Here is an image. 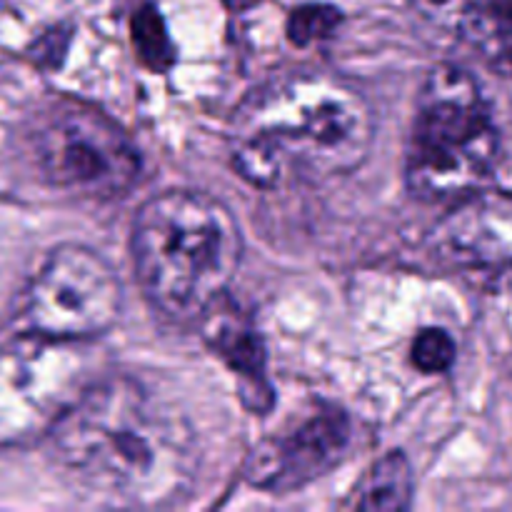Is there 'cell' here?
<instances>
[{"mask_svg":"<svg viewBox=\"0 0 512 512\" xmlns=\"http://www.w3.org/2000/svg\"><path fill=\"white\" fill-rule=\"evenodd\" d=\"M48 438L78 488L118 505H173L198 473L185 415L128 375L93 380Z\"/></svg>","mask_w":512,"mask_h":512,"instance_id":"obj_1","label":"cell"},{"mask_svg":"<svg viewBox=\"0 0 512 512\" xmlns=\"http://www.w3.org/2000/svg\"><path fill=\"white\" fill-rule=\"evenodd\" d=\"M373 135V110L358 90L333 75L290 73L235 110L230 163L258 188L313 183L358 168Z\"/></svg>","mask_w":512,"mask_h":512,"instance_id":"obj_2","label":"cell"},{"mask_svg":"<svg viewBox=\"0 0 512 512\" xmlns=\"http://www.w3.org/2000/svg\"><path fill=\"white\" fill-rule=\"evenodd\" d=\"M243 258L230 210L205 193L168 190L138 210L133 265L145 298L178 323H195L228 295Z\"/></svg>","mask_w":512,"mask_h":512,"instance_id":"obj_3","label":"cell"},{"mask_svg":"<svg viewBox=\"0 0 512 512\" xmlns=\"http://www.w3.org/2000/svg\"><path fill=\"white\" fill-rule=\"evenodd\" d=\"M498 128L480 85L458 65H438L418 95L405 155L415 198L458 200L483 185L498 160Z\"/></svg>","mask_w":512,"mask_h":512,"instance_id":"obj_4","label":"cell"},{"mask_svg":"<svg viewBox=\"0 0 512 512\" xmlns=\"http://www.w3.org/2000/svg\"><path fill=\"white\" fill-rule=\"evenodd\" d=\"M93 380L83 340L30 330L0 340V450L48 438Z\"/></svg>","mask_w":512,"mask_h":512,"instance_id":"obj_5","label":"cell"},{"mask_svg":"<svg viewBox=\"0 0 512 512\" xmlns=\"http://www.w3.org/2000/svg\"><path fill=\"white\" fill-rule=\"evenodd\" d=\"M123 288L108 260L85 245H60L45 258L20 300V323L58 340L103 335L118 320Z\"/></svg>","mask_w":512,"mask_h":512,"instance_id":"obj_6","label":"cell"},{"mask_svg":"<svg viewBox=\"0 0 512 512\" xmlns=\"http://www.w3.org/2000/svg\"><path fill=\"white\" fill-rule=\"evenodd\" d=\"M33 148L48 183L85 198L128 193L140 173V155L128 135L83 105L50 113L35 133Z\"/></svg>","mask_w":512,"mask_h":512,"instance_id":"obj_7","label":"cell"},{"mask_svg":"<svg viewBox=\"0 0 512 512\" xmlns=\"http://www.w3.org/2000/svg\"><path fill=\"white\" fill-rule=\"evenodd\" d=\"M350 423L338 410H325L290 435L268 440L248 460V480L265 490H293L328 473L345 455Z\"/></svg>","mask_w":512,"mask_h":512,"instance_id":"obj_8","label":"cell"},{"mask_svg":"<svg viewBox=\"0 0 512 512\" xmlns=\"http://www.w3.org/2000/svg\"><path fill=\"white\" fill-rule=\"evenodd\" d=\"M433 248L460 268H512V195L468 193L435 225Z\"/></svg>","mask_w":512,"mask_h":512,"instance_id":"obj_9","label":"cell"},{"mask_svg":"<svg viewBox=\"0 0 512 512\" xmlns=\"http://www.w3.org/2000/svg\"><path fill=\"white\" fill-rule=\"evenodd\" d=\"M413 8L430 28L512 75V0H413Z\"/></svg>","mask_w":512,"mask_h":512,"instance_id":"obj_10","label":"cell"},{"mask_svg":"<svg viewBox=\"0 0 512 512\" xmlns=\"http://www.w3.org/2000/svg\"><path fill=\"white\" fill-rule=\"evenodd\" d=\"M200 320H203L205 340L213 353L220 355L238 378L245 405L250 410L265 413L273 405V393L265 375V348L258 328L245 315L233 310L228 295L218 300Z\"/></svg>","mask_w":512,"mask_h":512,"instance_id":"obj_11","label":"cell"},{"mask_svg":"<svg viewBox=\"0 0 512 512\" xmlns=\"http://www.w3.org/2000/svg\"><path fill=\"white\" fill-rule=\"evenodd\" d=\"M413 500V470L403 453H388L368 470L358 488V510H405Z\"/></svg>","mask_w":512,"mask_h":512,"instance_id":"obj_12","label":"cell"},{"mask_svg":"<svg viewBox=\"0 0 512 512\" xmlns=\"http://www.w3.org/2000/svg\"><path fill=\"white\" fill-rule=\"evenodd\" d=\"M133 43L138 48L140 60L150 70L163 73L173 65V43H170L168 28L160 18L158 8H153V5H143L133 15Z\"/></svg>","mask_w":512,"mask_h":512,"instance_id":"obj_13","label":"cell"},{"mask_svg":"<svg viewBox=\"0 0 512 512\" xmlns=\"http://www.w3.org/2000/svg\"><path fill=\"white\" fill-rule=\"evenodd\" d=\"M413 365L425 375L445 373L455 363V340L443 328H425L415 335L410 348Z\"/></svg>","mask_w":512,"mask_h":512,"instance_id":"obj_14","label":"cell"},{"mask_svg":"<svg viewBox=\"0 0 512 512\" xmlns=\"http://www.w3.org/2000/svg\"><path fill=\"white\" fill-rule=\"evenodd\" d=\"M340 23V10L330 5H303L293 10L288 20V35L293 43L308 45L313 40L328 38Z\"/></svg>","mask_w":512,"mask_h":512,"instance_id":"obj_15","label":"cell"},{"mask_svg":"<svg viewBox=\"0 0 512 512\" xmlns=\"http://www.w3.org/2000/svg\"><path fill=\"white\" fill-rule=\"evenodd\" d=\"M230 3H233V5H238V8H243V5L253 3V0H230Z\"/></svg>","mask_w":512,"mask_h":512,"instance_id":"obj_16","label":"cell"}]
</instances>
